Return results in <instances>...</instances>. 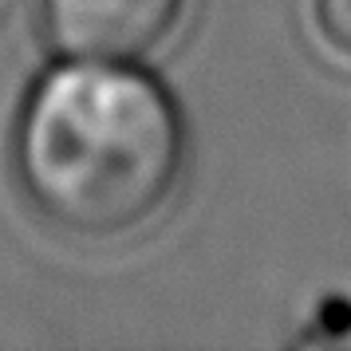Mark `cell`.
Segmentation results:
<instances>
[{
    "label": "cell",
    "mask_w": 351,
    "mask_h": 351,
    "mask_svg": "<svg viewBox=\"0 0 351 351\" xmlns=\"http://www.w3.org/2000/svg\"><path fill=\"white\" fill-rule=\"evenodd\" d=\"M12 170L24 202L83 245L146 233L190 174V123L143 64L56 60L16 111Z\"/></svg>",
    "instance_id": "cell-1"
},
{
    "label": "cell",
    "mask_w": 351,
    "mask_h": 351,
    "mask_svg": "<svg viewBox=\"0 0 351 351\" xmlns=\"http://www.w3.org/2000/svg\"><path fill=\"white\" fill-rule=\"evenodd\" d=\"M190 0H40V32L56 60L146 64L182 28Z\"/></svg>",
    "instance_id": "cell-2"
},
{
    "label": "cell",
    "mask_w": 351,
    "mask_h": 351,
    "mask_svg": "<svg viewBox=\"0 0 351 351\" xmlns=\"http://www.w3.org/2000/svg\"><path fill=\"white\" fill-rule=\"evenodd\" d=\"M308 36L332 64L351 67V0H308Z\"/></svg>",
    "instance_id": "cell-3"
}]
</instances>
